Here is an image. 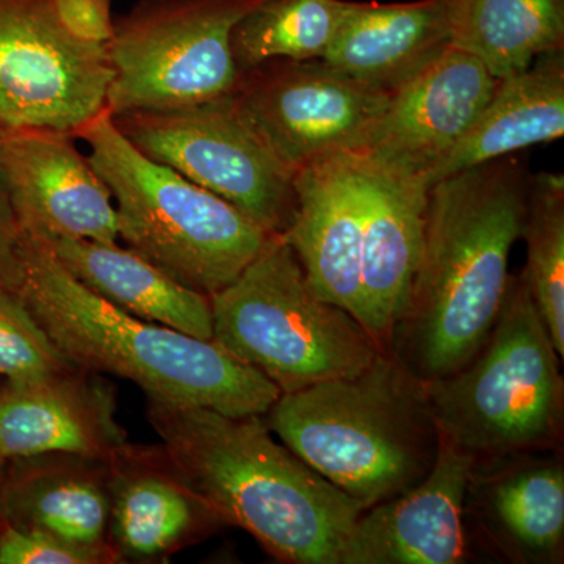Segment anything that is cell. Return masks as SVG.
<instances>
[{
	"instance_id": "1",
	"label": "cell",
	"mask_w": 564,
	"mask_h": 564,
	"mask_svg": "<svg viewBox=\"0 0 564 564\" xmlns=\"http://www.w3.org/2000/svg\"><path fill=\"white\" fill-rule=\"evenodd\" d=\"M529 185L521 159L505 155L430 188L421 262L388 352L419 380L463 369L491 334Z\"/></svg>"
},
{
	"instance_id": "2",
	"label": "cell",
	"mask_w": 564,
	"mask_h": 564,
	"mask_svg": "<svg viewBox=\"0 0 564 564\" xmlns=\"http://www.w3.org/2000/svg\"><path fill=\"white\" fill-rule=\"evenodd\" d=\"M148 419L182 481L281 563L340 564L366 508L278 443L263 415L148 400Z\"/></svg>"
},
{
	"instance_id": "3",
	"label": "cell",
	"mask_w": 564,
	"mask_h": 564,
	"mask_svg": "<svg viewBox=\"0 0 564 564\" xmlns=\"http://www.w3.org/2000/svg\"><path fill=\"white\" fill-rule=\"evenodd\" d=\"M17 293L70 362L131 381L147 400L263 415L281 395L269 378L214 340L141 321L106 302L43 240L24 236Z\"/></svg>"
},
{
	"instance_id": "4",
	"label": "cell",
	"mask_w": 564,
	"mask_h": 564,
	"mask_svg": "<svg viewBox=\"0 0 564 564\" xmlns=\"http://www.w3.org/2000/svg\"><path fill=\"white\" fill-rule=\"evenodd\" d=\"M263 421L366 510L421 484L440 451L422 381L388 352L351 377L281 393Z\"/></svg>"
},
{
	"instance_id": "5",
	"label": "cell",
	"mask_w": 564,
	"mask_h": 564,
	"mask_svg": "<svg viewBox=\"0 0 564 564\" xmlns=\"http://www.w3.org/2000/svg\"><path fill=\"white\" fill-rule=\"evenodd\" d=\"M524 270L511 274L491 334L463 369L422 381L437 430L475 462L563 444L564 381Z\"/></svg>"
},
{
	"instance_id": "6",
	"label": "cell",
	"mask_w": 564,
	"mask_h": 564,
	"mask_svg": "<svg viewBox=\"0 0 564 564\" xmlns=\"http://www.w3.org/2000/svg\"><path fill=\"white\" fill-rule=\"evenodd\" d=\"M113 198L120 240L181 284L212 296L262 250L263 231L228 202L152 161L109 109L76 132Z\"/></svg>"
},
{
	"instance_id": "7",
	"label": "cell",
	"mask_w": 564,
	"mask_h": 564,
	"mask_svg": "<svg viewBox=\"0 0 564 564\" xmlns=\"http://www.w3.org/2000/svg\"><path fill=\"white\" fill-rule=\"evenodd\" d=\"M210 304L212 340L281 393L351 377L384 352L358 318L311 291L281 234H272Z\"/></svg>"
},
{
	"instance_id": "8",
	"label": "cell",
	"mask_w": 564,
	"mask_h": 564,
	"mask_svg": "<svg viewBox=\"0 0 564 564\" xmlns=\"http://www.w3.org/2000/svg\"><path fill=\"white\" fill-rule=\"evenodd\" d=\"M265 0H139L115 18L109 47L111 117L225 98L240 74L231 35Z\"/></svg>"
},
{
	"instance_id": "9",
	"label": "cell",
	"mask_w": 564,
	"mask_h": 564,
	"mask_svg": "<svg viewBox=\"0 0 564 564\" xmlns=\"http://www.w3.org/2000/svg\"><path fill=\"white\" fill-rule=\"evenodd\" d=\"M137 150L220 196L269 234L295 214V173L243 120L231 95L195 106L113 117Z\"/></svg>"
},
{
	"instance_id": "10",
	"label": "cell",
	"mask_w": 564,
	"mask_h": 564,
	"mask_svg": "<svg viewBox=\"0 0 564 564\" xmlns=\"http://www.w3.org/2000/svg\"><path fill=\"white\" fill-rule=\"evenodd\" d=\"M107 44L70 36L54 0H0V135L79 131L107 107Z\"/></svg>"
},
{
	"instance_id": "11",
	"label": "cell",
	"mask_w": 564,
	"mask_h": 564,
	"mask_svg": "<svg viewBox=\"0 0 564 564\" xmlns=\"http://www.w3.org/2000/svg\"><path fill=\"white\" fill-rule=\"evenodd\" d=\"M389 98L323 61L263 63L231 93L243 120L293 173L361 150Z\"/></svg>"
},
{
	"instance_id": "12",
	"label": "cell",
	"mask_w": 564,
	"mask_h": 564,
	"mask_svg": "<svg viewBox=\"0 0 564 564\" xmlns=\"http://www.w3.org/2000/svg\"><path fill=\"white\" fill-rule=\"evenodd\" d=\"M73 133L29 129L0 135V163L22 236L52 242L118 243V215L106 182Z\"/></svg>"
},
{
	"instance_id": "13",
	"label": "cell",
	"mask_w": 564,
	"mask_h": 564,
	"mask_svg": "<svg viewBox=\"0 0 564 564\" xmlns=\"http://www.w3.org/2000/svg\"><path fill=\"white\" fill-rule=\"evenodd\" d=\"M497 82L474 55L448 46L391 93L366 143L352 154L423 181L470 131Z\"/></svg>"
},
{
	"instance_id": "14",
	"label": "cell",
	"mask_w": 564,
	"mask_h": 564,
	"mask_svg": "<svg viewBox=\"0 0 564 564\" xmlns=\"http://www.w3.org/2000/svg\"><path fill=\"white\" fill-rule=\"evenodd\" d=\"M474 466L473 455L440 433L429 475L362 511L340 564H458L469 558L464 507Z\"/></svg>"
},
{
	"instance_id": "15",
	"label": "cell",
	"mask_w": 564,
	"mask_h": 564,
	"mask_svg": "<svg viewBox=\"0 0 564 564\" xmlns=\"http://www.w3.org/2000/svg\"><path fill=\"white\" fill-rule=\"evenodd\" d=\"M129 444L117 388L73 367L28 381H0V459L70 454L110 459Z\"/></svg>"
},
{
	"instance_id": "16",
	"label": "cell",
	"mask_w": 564,
	"mask_h": 564,
	"mask_svg": "<svg viewBox=\"0 0 564 564\" xmlns=\"http://www.w3.org/2000/svg\"><path fill=\"white\" fill-rule=\"evenodd\" d=\"M350 155L362 202L366 329L389 352L421 262L430 188L421 177Z\"/></svg>"
},
{
	"instance_id": "17",
	"label": "cell",
	"mask_w": 564,
	"mask_h": 564,
	"mask_svg": "<svg viewBox=\"0 0 564 564\" xmlns=\"http://www.w3.org/2000/svg\"><path fill=\"white\" fill-rule=\"evenodd\" d=\"M296 207L285 242L311 291L343 307L366 328L362 300V202L350 152L299 170Z\"/></svg>"
},
{
	"instance_id": "18",
	"label": "cell",
	"mask_w": 564,
	"mask_h": 564,
	"mask_svg": "<svg viewBox=\"0 0 564 564\" xmlns=\"http://www.w3.org/2000/svg\"><path fill=\"white\" fill-rule=\"evenodd\" d=\"M109 467L107 540L121 563L165 562L226 527L182 481L162 445L129 443Z\"/></svg>"
},
{
	"instance_id": "19",
	"label": "cell",
	"mask_w": 564,
	"mask_h": 564,
	"mask_svg": "<svg viewBox=\"0 0 564 564\" xmlns=\"http://www.w3.org/2000/svg\"><path fill=\"white\" fill-rule=\"evenodd\" d=\"M464 511H473L480 536L505 558L562 563V455L555 451L475 462Z\"/></svg>"
},
{
	"instance_id": "20",
	"label": "cell",
	"mask_w": 564,
	"mask_h": 564,
	"mask_svg": "<svg viewBox=\"0 0 564 564\" xmlns=\"http://www.w3.org/2000/svg\"><path fill=\"white\" fill-rule=\"evenodd\" d=\"M109 475V459L70 454L11 459L0 486V522L76 543L110 544Z\"/></svg>"
},
{
	"instance_id": "21",
	"label": "cell",
	"mask_w": 564,
	"mask_h": 564,
	"mask_svg": "<svg viewBox=\"0 0 564 564\" xmlns=\"http://www.w3.org/2000/svg\"><path fill=\"white\" fill-rule=\"evenodd\" d=\"M451 46L443 0L351 2L323 62L392 93Z\"/></svg>"
},
{
	"instance_id": "22",
	"label": "cell",
	"mask_w": 564,
	"mask_h": 564,
	"mask_svg": "<svg viewBox=\"0 0 564 564\" xmlns=\"http://www.w3.org/2000/svg\"><path fill=\"white\" fill-rule=\"evenodd\" d=\"M563 135L564 51H554L534 58L521 73L497 82L470 131L423 182L432 188L452 174Z\"/></svg>"
},
{
	"instance_id": "23",
	"label": "cell",
	"mask_w": 564,
	"mask_h": 564,
	"mask_svg": "<svg viewBox=\"0 0 564 564\" xmlns=\"http://www.w3.org/2000/svg\"><path fill=\"white\" fill-rule=\"evenodd\" d=\"M46 243L76 280L124 313L212 340L210 296L181 284L139 252L82 239Z\"/></svg>"
},
{
	"instance_id": "24",
	"label": "cell",
	"mask_w": 564,
	"mask_h": 564,
	"mask_svg": "<svg viewBox=\"0 0 564 564\" xmlns=\"http://www.w3.org/2000/svg\"><path fill=\"white\" fill-rule=\"evenodd\" d=\"M451 46L478 58L497 80L564 51V0H443Z\"/></svg>"
},
{
	"instance_id": "25",
	"label": "cell",
	"mask_w": 564,
	"mask_h": 564,
	"mask_svg": "<svg viewBox=\"0 0 564 564\" xmlns=\"http://www.w3.org/2000/svg\"><path fill=\"white\" fill-rule=\"evenodd\" d=\"M350 0H265L237 22L231 35L240 74L273 61H322Z\"/></svg>"
},
{
	"instance_id": "26",
	"label": "cell",
	"mask_w": 564,
	"mask_h": 564,
	"mask_svg": "<svg viewBox=\"0 0 564 564\" xmlns=\"http://www.w3.org/2000/svg\"><path fill=\"white\" fill-rule=\"evenodd\" d=\"M522 239L524 269L533 302L551 334L560 358L564 356V180L562 173L530 177Z\"/></svg>"
},
{
	"instance_id": "27",
	"label": "cell",
	"mask_w": 564,
	"mask_h": 564,
	"mask_svg": "<svg viewBox=\"0 0 564 564\" xmlns=\"http://www.w3.org/2000/svg\"><path fill=\"white\" fill-rule=\"evenodd\" d=\"M18 293L0 289V381H28L73 369Z\"/></svg>"
},
{
	"instance_id": "28",
	"label": "cell",
	"mask_w": 564,
	"mask_h": 564,
	"mask_svg": "<svg viewBox=\"0 0 564 564\" xmlns=\"http://www.w3.org/2000/svg\"><path fill=\"white\" fill-rule=\"evenodd\" d=\"M121 563L110 544L90 545L39 529L0 522V564Z\"/></svg>"
},
{
	"instance_id": "29",
	"label": "cell",
	"mask_w": 564,
	"mask_h": 564,
	"mask_svg": "<svg viewBox=\"0 0 564 564\" xmlns=\"http://www.w3.org/2000/svg\"><path fill=\"white\" fill-rule=\"evenodd\" d=\"M55 13L74 39L109 44L115 32L111 0H54Z\"/></svg>"
},
{
	"instance_id": "30",
	"label": "cell",
	"mask_w": 564,
	"mask_h": 564,
	"mask_svg": "<svg viewBox=\"0 0 564 564\" xmlns=\"http://www.w3.org/2000/svg\"><path fill=\"white\" fill-rule=\"evenodd\" d=\"M24 236L11 207L9 188L0 163V289L18 292L22 278Z\"/></svg>"
},
{
	"instance_id": "31",
	"label": "cell",
	"mask_w": 564,
	"mask_h": 564,
	"mask_svg": "<svg viewBox=\"0 0 564 564\" xmlns=\"http://www.w3.org/2000/svg\"><path fill=\"white\" fill-rule=\"evenodd\" d=\"M6 462H2V459H0V486H2L3 474H6Z\"/></svg>"
}]
</instances>
